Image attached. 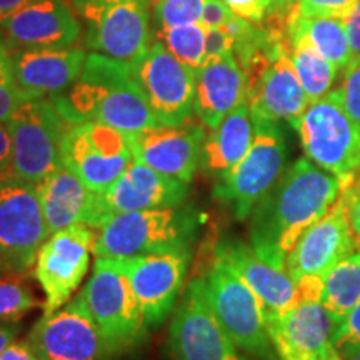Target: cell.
I'll list each match as a JSON object with an SVG mask.
<instances>
[{
    "instance_id": "1",
    "label": "cell",
    "mask_w": 360,
    "mask_h": 360,
    "mask_svg": "<svg viewBox=\"0 0 360 360\" xmlns=\"http://www.w3.org/2000/svg\"><path fill=\"white\" fill-rule=\"evenodd\" d=\"M340 193L339 177L300 157L250 214V245L265 262L285 270L300 236L335 205Z\"/></svg>"
},
{
    "instance_id": "2",
    "label": "cell",
    "mask_w": 360,
    "mask_h": 360,
    "mask_svg": "<svg viewBox=\"0 0 360 360\" xmlns=\"http://www.w3.org/2000/svg\"><path fill=\"white\" fill-rule=\"evenodd\" d=\"M51 101L69 124L97 122L127 135L160 125L135 84L129 62L103 53H89L74 85Z\"/></svg>"
},
{
    "instance_id": "3",
    "label": "cell",
    "mask_w": 360,
    "mask_h": 360,
    "mask_svg": "<svg viewBox=\"0 0 360 360\" xmlns=\"http://www.w3.org/2000/svg\"><path fill=\"white\" fill-rule=\"evenodd\" d=\"M195 232L197 214L188 207L117 214L98 229L92 254L97 259L124 260L191 250Z\"/></svg>"
},
{
    "instance_id": "4",
    "label": "cell",
    "mask_w": 360,
    "mask_h": 360,
    "mask_svg": "<svg viewBox=\"0 0 360 360\" xmlns=\"http://www.w3.org/2000/svg\"><path fill=\"white\" fill-rule=\"evenodd\" d=\"M292 127L299 134L305 157L342 184L360 169V125L345 110L340 87L309 103Z\"/></svg>"
},
{
    "instance_id": "5",
    "label": "cell",
    "mask_w": 360,
    "mask_h": 360,
    "mask_svg": "<svg viewBox=\"0 0 360 360\" xmlns=\"http://www.w3.org/2000/svg\"><path fill=\"white\" fill-rule=\"evenodd\" d=\"M199 281L214 317L233 344L255 359L278 360L267 330L264 307L250 287L215 257Z\"/></svg>"
},
{
    "instance_id": "6",
    "label": "cell",
    "mask_w": 360,
    "mask_h": 360,
    "mask_svg": "<svg viewBox=\"0 0 360 360\" xmlns=\"http://www.w3.org/2000/svg\"><path fill=\"white\" fill-rule=\"evenodd\" d=\"M254 141L232 172L215 184L214 197L227 205L238 220L250 217L260 200L287 170V142L281 125L252 120Z\"/></svg>"
},
{
    "instance_id": "7",
    "label": "cell",
    "mask_w": 360,
    "mask_h": 360,
    "mask_svg": "<svg viewBox=\"0 0 360 360\" xmlns=\"http://www.w3.org/2000/svg\"><path fill=\"white\" fill-rule=\"evenodd\" d=\"M85 29L84 47L132 62L150 45V0H70Z\"/></svg>"
},
{
    "instance_id": "8",
    "label": "cell",
    "mask_w": 360,
    "mask_h": 360,
    "mask_svg": "<svg viewBox=\"0 0 360 360\" xmlns=\"http://www.w3.org/2000/svg\"><path fill=\"white\" fill-rule=\"evenodd\" d=\"M13 175L39 186L62 165V143L69 122L51 98H29L8 119Z\"/></svg>"
},
{
    "instance_id": "9",
    "label": "cell",
    "mask_w": 360,
    "mask_h": 360,
    "mask_svg": "<svg viewBox=\"0 0 360 360\" xmlns=\"http://www.w3.org/2000/svg\"><path fill=\"white\" fill-rule=\"evenodd\" d=\"M79 295L119 355L146 339L148 327L141 304L119 260L97 259Z\"/></svg>"
},
{
    "instance_id": "10",
    "label": "cell",
    "mask_w": 360,
    "mask_h": 360,
    "mask_svg": "<svg viewBox=\"0 0 360 360\" xmlns=\"http://www.w3.org/2000/svg\"><path fill=\"white\" fill-rule=\"evenodd\" d=\"M49 236L37 186L15 175L0 180V264L4 270L29 272Z\"/></svg>"
},
{
    "instance_id": "11",
    "label": "cell",
    "mask_w": 360,
    "mask_h": 360,
    "mask_svg": "<svg viewBox=\"0 0 360 360\" xmlns=\"http://www.w3.org/2000/svg\"><path fill=\"white\" fill-rule=\"evenodd\" d=\"M127 134L97 122L69 124L62 143V165L90 191L103 193L132 164Z\"/></svg>"
},
{
    "instance_id": "12",
    "label": "cell",
    "mask_w": 360,
    "mask_h": 360,
    "mask_svg": "<svg viewBox=\"0 0 360 360\" xmlns=\"http://www.w3.org/2000/svg\"><path fill=\"white\" fill-rule=\"evenodd\" d=\"M129 65L157 122L177 125L192 119L195 72L177 60L164 44L154 40Z\"/></svg>"
},
{
    "instance_id": "13",
    "label": "cell",
    "mask_w": 360,
    "mask_h": 360,
    "mask_svg": "<svg viewBox=\"0 0 360 360\" xmlns=\"http://www.w3.org/2000/svg\"><path fill=\"white\" fill-rule=\"evenodd\" d=\"M27 342L40 360H114L119 355L80 295L62 310L42 315Z\"/></svg>"
},
{
    "instance_id": "14",
    "label": "cell",
    "mask_w": 360,
    "mask_h": 360,
    "mask_svg": "<svg viewBox=\"0 0 360 360\" xmlns=\"http://www.w3.org/2000/svg\"><path fill=\"white\" fill-rule=\"evenodd\" d=\"M97 236L94 227L77 224L52 233L40 247L34 277L45 294L44 315L60 310L77 290L89 270Z\"/></svg>"
},
{
    "instance_id": "15",
    "label": "cell",
    "mask_w": 360,
    "mask_h": 360,
    "mask_svg": "<svg viewBox=\"0 0 360 360\" xmlns=\"http://www.w3.org/2000/svg\"><path fill=\"white\" fill-rule=\"evenodd\" d=\"M169 345L172 360H249L214 317L199 278L188 283L175 310Z\"/></svg>"
},
{
    "instance_id": "16",
    "label": "cell",
    "mask_w": 360,
    "mask_h": 360,
    "mask_svg": "<svg viewBox=\"0 0 360 360\" xmlns=\"http://www.w3.org/2000/svg\"><path fill=\"white\" fill-rule=\"evenodd\" d=\"M191 250L164 252L119 260L141 304L148 328L167 321L177 304L186 278Z\"/></svg>"
},
{
    "instance_id": "17",
    "label": "cell",
    "mask_w": 360,
    "mask_h": 360,
    "mask_svg": "<svg viewBox=\"0 0 360 360\" xmlns=\"http://www.w3.org/2000/svg\"><path fill=\"white\" fill-rule=\"evenodd\" d=\"M339 321L317 300L299 304L267 319V330L278 360H328L335 352Z\"/></svg>"
},
{
    "instance_id": "18",
    "label": "cell",
    "mask_w": 360,
    "mask_h": 360,
    "mask_svg": "<svg viewBox=\"0 0 360 360\" xmlns=\"http://www.w3.org/2000/svg\"><path fill=\"white\" fill-rule=\"evenodd\" d=\"M205 130L200 122L188 119L177 125H155L129 135L134 159L188 184L200 167Z\"/></svg>"
},
{
    "instance_id": "19",
    "label": "cell",
    "mask_w": 360,
    "mask_h": 360,
    "mask_svg": "<svg viewBox=\"0 0 360 360\" xmlns=\"http://www.w3.org/2000/svg\"><path fill=\"white\" fill-rule=\"evenodd\" d=\"M245 98L252 120H285L292 125L307 109V96L290 56V40L278 44L269 64L245 85Z\"/></svg>"
},
{
    "instance_id": "20",
    "label": "cell",
    "mask_w": 360,
    "mask_h": 360,
    "mask_svg": "<svg viewBox=\"0 0 360 360\" xmlns=\"http://www.w3.org/2000/svg\"><path fill=\"white\" fill-rule=\"evenodd\" d=\"M357 238L350 229L344 197L310 225L285 260V270L297 282L305 276L323 277L337 262L355 250Z\"/></svg>"
},
{
    "instance_id": "21",
    "label": "cell",
    "mask_w": 360,
    "mask_h": 360,
    "mask_svg": "<svg viewBox=\"0 0 360 360\" xmlns=\"http://www.w3.org/2000/svg\"><path fill=\"white\" fill-rule=\"evenodd\" d=\"M0 35L8 51L72 47L82 35V24L67 0H40L4 20Z\"/></svg>"
},
{
    "instance_id": "22",
    "label": "cell",
    "mask_w": 360,
    "mask_h": 360,
    "mask_svg": "<svg viewBox=\"0 0 360 360\" xmlns=\"http://www.w3.org/2000/svg\"><path fill=\"white\" fill-rule=\"evenodd\" d=\"M214 257L250 287L262 304L265 319L287 312L300 302L299 287L289 272L265 262L252 245L237 238H224L215 247Z\"/></svg>"
},
{
    "instance_id": "23",
    "label": "cell",
    "mask_w": 360,
    "mask_h": 360,
    "mask_svg": "<svg viewBox=\"0 0 360 360\" xmlns=\"http://www.w3.org/2000/svg\"><path fill=\"white\" fill-rule=\"evenodd\" d=\"M11 52L19 87L30 98L56 97L74 85L87 60L85 47H34Z\"/></svg>"
},
{
    "instance_id": "24",
    "label": "cell",
    "mask_w": 360,
    "mask_h": 360,
    "mask_svg": "<svg viewBox=\"0 0 360 360\" xmlns=\"http://www.w3.org/2000/svg\"><path fill=\"white\" fill-rule=\"evenodd\" d=\"M187 193L188 184L157 172L134 159L125 172L101 195L107 214L114 217L117 214L179 207L187 199Z\"/></svg>"
},
{
    "instance_id": "25",
    "label": "cell",
    "mask_w": 360,
    "mask_h": 360,
    "mask_svg": "<svg viewBox=\"0 0 360 360\" xmlns=\"http://www.w3.org/2000/svg\"><path fill=\"white\" fill-rule=\"evenodd\" d=\"M37 191L45 224L51 233L77 224L101 229L110 219L101 193L90 191L65 167L49 175L39 184Z\"/></svg>"
},
{
    "instance_id": "26",
    "label": "cell",
    "mask_w": 360,
    "mask_h": 360,
    "mask_svg": "<svg viewBox=\"0 0 360 360\" xmlns=\"http://www.w3.org/2000/svg\"><path fill=\"white\" fill-rule=\"evenodd\" d=\"M245 98V75L233 53L209 58L195 70L193 115L214 130Z\"/></svg>"
},
{
    "instance_id": "27",
    "label": "cell",
    "mask_w": 360,
    "mask_h": 360,
    "mask_svg": "<svg viewBox=\"0 0 360 360\" xmlns=\"http://www.w3.org/2000/svg\"><path fill=\"white\" fill-rule=\"evenodd\" d=\"M254 141V122L247 101L233 109L210 134L205 135L202 146L200 167L204 172L220 182L244 159Z\"/></svg>"
},
{
    "instance_id": "28",
    "label": "cell",
    "mask_w": 360,
    "mask_h": 360,
    "mask_svg": "<svg viewBox=\"0 0 360 360\" xmlns=\"http://www.w3.org/2000/svg\"><path fill=\"white\" fill-rule=\"evenodd\" d=\"M290 56L309 103L321 101L330 92L339 69L328 62L307 39L290 34Z\"/></svg>"
},
{
    "instance_id": "29",
    "label": "cell",
    "mask_w": 360,
    "mask_h": 360,
    "mask_svg": "<svg viewBox=\"0 0 360 360\" xmlns=\"http://www.w3.org/2000/svg\"><path fill=\"white\" fill-rule=\"evenodd\" d=\"M292 32L307 39L339 72H347L350 47L344 20L334 17H295L290 25Z\"/></svg>"
},
{
    "instance_id": "30",
    "label": "cell",
    "mask_w": 360,
    "mask_h": 360,
    "mask_svg": "<svg viewBox=\"0 0 360 360\" xmlns=\"http://www.w3.org/2000/svg\"><path fill=\"white\" fill-rule=\"evenodd\" d=\"M360 300V249L337 262L323 276L321 302L342 322Z\"/></svg>"
},
{
    "instance_id": "31",
    "label": "cell",
    "mask_w": 360,
    "mask_h": 360,
    "mask_svg": "<svg viewBox=\"0 0 360 360\" xmlns=\"http://www.w3.org/2000/svg\"><path fill=\"white\" fill-rule=\"evenodd\" d=\"M205 27L195 22L172 29H155V37L177 60L195 72L205 62Z\"/></svg>"
},
{
    "instance_id": "32",
    "label": "cell",
    "mask_w": 360,
    "mask_h": 360,
    "mask_svg": "<svg viewBox=\"0 0 360 360\" xmlns=\"http://www.w3.org/2000/svg\"><path fill=\"white\" fill-rule=\"evenodd\" d=\"M25 274L8 272L0 277V322H17L42 305L27 285Z\"/></svg>"
},
{
    "instance_id": "33",
    "label": "cell",
    "mask_w": 360,
    "mask_h": 360,
    "mask_svg": "<svg viewBox=\"0 0 360 360\" xmlns=\"http://www.w3.org/2000/svg\"><path fill=\"white\" fill-rule=\"evenodd\" d=\"M205 0H155V29H172L200 22Z\"/></svg>"
},
{
    "instance_id": "34",
    "label": "cell",
    "mask_w": 360,
    "mask_h": 360,
    "mask_svg": "<svg viewBox=\"0 0 360 360\" xmlns=\"http://www.w3.org/2000/svg\"><path fill=\"white\" fill-rule=\"evenodd\" d=\"M29 98L30 97L17 84L12 69L11 52L0 35V122H8V119L19 109L20 103Z\"/></svg>"
},
{
    "instance_id": "35",
    "label": "cell",
    "mask_w": 360,
    "mask_h": 360,
    "mask_svg": "<svg viewBox=\"0 0 360 360\" xmlns=\"http://www.w3.org/2000/svg\"><path fill=\"white\" fill-rule=\"evenodd\" d=\"M359 0H300L297 17H334L345 19Z\"/></svg>"
},
{
    "instance_id": "36",
    "label": "cell",
    "mask_w": 360,
    "mask_h": 360,
    "mask_svg": "<svg viewBox=\"0 0 360 360\" xmlns=\"http://www.w3.org/2000/svg\"><path fill=\"white\" fill-rule=\"evenodd\" d=\"M342 197L345 200L347 219L355 238H360V169L354 174L352 179L342 184Z\"/></svg>"
},
{
    "instance_id": "37",
    "label": "cell",
    "mask_w": 360,
    "mask_h": 360,
    "mask_svg": "<svg viewBox=\"0 0 360 360\" xmlns=\"http://www.w3.org/2000/svg\"><path fill=\"white\" fill-rule=\"evenodd\" d=\"M342 101L345 110L360 125V64L345 72L344 82L340 85Z\"/></svg>"
},
{
    "instance_id": "38",
    "label": "cell",
    "mask_w": 360,
    "mask_h": 360,
    "mask_svg": "<svg viewBox=\"0 0 360 360\" xmlns=\"http://www.w3.org/2000/svg\"><path fill=\"white\" fill-rule=\"evenodd\" d=\"M236 15L249 22H262L272 0H222Z\"/></svg>"
},
{
    "instance_id": "39",
    "label": "cell",
    "mask_w": 360,
    "mask_h": 360,
    "mask_svg": "<svg viewBox=\"0 0 360 360\" xmlns=\"http://www.w3.org/2000/svg\"><path fill=\"white\" fill-rule=\"evenodd\" d=\"M344 20L345 30H347V39H349V47H350V64L349 69H354L360 64V0L357 6L354 7V11L349 13Z\"/></svg>"
},
{
    "instance_id": "40",
    "label": "cell",
    "mask_w": 360,
    "mask_h": 360,
    "mask_svg": "<svg viewBox=\"0 0 360 360\" xmlns=\"http://www.w3.org/2000/svg\"><path fill=\"white\" fill-rule=\"evenodd\" d=\"M225 53H233V40L224 29H207L205 32V60Z\"/></svg>"
},
{
    "instance_id": "41",
    "label": "cell",
    "mask_w": 360,
    "mask_h": 360,
    "mask_svg": "<svg viewBox=\"0 0 360 360\" xmlns=\"http://www.w3.org/2000/svg\"><path fill=\"white\" fill-rule=\"evenodd\" d=\"M342 342H355L360 344V300L355 304V307L345 315V319L337 327L334 345Z\"/></svg>"
},
{
    "instance_id": "42",
    "label": "cell",
    "mask_w": 360,
    "mask_h": 360,
    "mask_svg": "<svg viewBox=\"0 0 360 360\" xmlns=\"http://www.w3.org/2000/svg\"><path fill=\"white\" fill-rule=\"evenodd\" d=\"M232 11L222 0H205L204 11H202L200 24L205 29H220L225 25V22L231 19Z\"/></svg>"
},
{
    "instance_id": "43",
    "label": "cell",
    "mask_w": 360,
    "mask_h": 360,
    "mask_svg": "<svg viewBox=\"0 0 360 360\" xmlns=\"http://www.w3.org/2000/svg\"><path fill=\"white\" fill-rule=\"evenodd\" d=\"M13 175L12 135L7 122H0V180Z\"/></svg>"
},
{
    "instance_id": "44",
    "label": "cell",
    "mask_w": 360,
    "mask_h": 360,
    "mask_svg": "<svg viewBox=\"0 0 360 360\" xmlns=\"http://www.w3.org/2000/svg\"><path fill=\"white\" fill-rule=\"evenodd\" d=\"M0 360H40L29 342L13 340L8 347L0 355Z\"/></svg>"
},
{
    "instance_id": "45",
    "label": "cell",
    "mask_w": 360,
    "mask_h": 360,
    "mask_svg": "<svg viewBox=\"0 0 360 360\" xmlns=\"http://www.w3.org/2000/svg\"><path fill=\"white\" fill-rule=\"evenodd\" d=\"M299 2L300 0H272L267 13H276V15L294 19V17H297V6H299Z\"/></svg>"
},
{
    "instance_id": "46",
    "label": "cell",
    "mask_w": 360,
    "mask_h": 360,
    "mask_svg": "<svg viewBox=\"0 0 360 360\" xmlns=\"http://www.w3.org/2000/svg\"><path fill=\"white\" fill-rule=\"evenodd\" d=\"M35 2H40V0H0V24L17 11Z\"/></svg>"
},
{
    "instance_id": "47",
    "label": "cell",
    "mask_w": 360,
    "mask_h": 360,
    "mask_svg": "<svg viewBox=\"0 0 360 360\" xmlns=\"http://www.w3.org/2000/svg\"><path fill=\"white\" fill-rule=\"evenodd\" d=\"M342 360H360V344L355 342H342L334 345Z\"/></svg>"
},
{
    "instance_id": "48",
    "label": "cell",
    "mask_w": 360,
    "mask_h": 360,
    "mask_svg": "<svg viewBox=\"0 0 360 360\" xmlns=\"http://www.w3.org/2000/svg\"><path fill=\"white\" fill-rule=\"evenodd\" d=\"M17 335V327L11 326V323H4L0 322V355L4 354L8 345L12 344L13 339Z\"/></svg>"
},
{
    "instance_id": "49",
    "label": "cell",
    "mask_w": 360,
    "mask_h": 360,
    "mask_svg": "<svg viewBox=\"0 0 360 360\" xmlns=\"http://www.w3.org/2000/svg\"><path fill=\"white\" fill-rule=\"evenodd\" d=\"M328 360H342V359L339 357V354H337V350H335V352H334V354H332V355H330V357H328Z\"/></svg>"
},
{
    "instance_id": "50",
    "label": "cell",
    "mask_w": 360,
    "mask_h": 360,
    "mask_svg": "<svg viewBox=\"0 0 360 360\" xmlns=\"http://www.w3.org/2000/svg\"><path fill=\"white\" fill-rule=\"evenodd\" d=\"M4 272V267H2V264H0V274H2Z\"/></svg>"
},
{
    "instance_id": "51",
    "label": "cell",
    "mask_w": 360,
    "mask_h": 360,
    "mask_svg": "<svg viewBox=\"0 0 360 360\" xmlns=\"http://www.w3.org/2000/svg\"><path fill=\"white\" fill-rule=\"evenodd\" d=\"M357 244H359V249H360V238L357 240Z\"/></svg>"
}]
</instances>
